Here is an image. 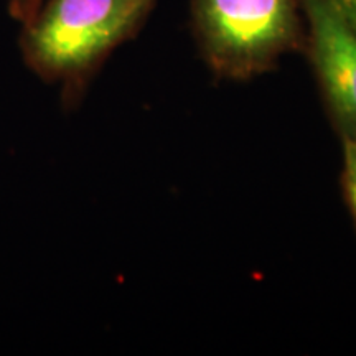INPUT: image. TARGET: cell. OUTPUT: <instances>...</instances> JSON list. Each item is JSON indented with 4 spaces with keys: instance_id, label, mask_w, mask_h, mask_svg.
<instances>
[{
    "instance_id": "1",
    "label": "cell",
    "mask_w": 356,
    "mask_h": 356,
    "mask_svg": "<svg viewBox=\"0 0 356 356\" xmlns=\"http://www.w3.org/2000/svg\"><path fill=\"white\" fill-rule=\"evenodd\" d=\"M155 0H43L22 25L19 47L26 68L60 84L65 106L83 97L88 83L119 44L131 40Z\"/></svg>"
},
{
    "instance_id": "2",
    "label": "cell",
    "mask_w": 356,
    "mask_h": 356,
    "mask_svg": "<svg viewBox=\"0 0 356 356\" xmlns=\"http://www.w3.org/2000/svg\"><path fill=\"white\" fill-rule=\"evenodd\" d=\"M193 25L213 73L246 81L302 40L297 0H193Z\"/></svg>"
},
{
    "instance_id": "3",
    "label": "cell",
    "mask_w": 356,
    "mask_h": 356,
    "mask_svg": "<svg viewBox=\"0 0 356 356\" xmlns=\"http://www.w3.org/2000/svg\"><path fill=\"white\" fill-rule=\"evenodd\" d=\"M320 89L343 139H356V29L330 0H300Z\"/></svg>"
},
{
    "instance_id": "4",
    "label": "cell",
    "mask_w": 356,
    "mask_h": 356,
    "mask_svg": "<svg viewBox=\"0 0 356 356\" xmlns=\"http://www.w3.org/2000/svg\"><path fill=\"white\" fill-rule=\"evenodd\" d=\"M343 184L356 216V139H343Z\"/></svg>"
},
{
    "instance_id": "5",
    "label": "cell",
    "mask_w": 356,
    "mask_h": 356,
    "mask_svg": "<svg viewBox=\"0 0 356 356\" xmlns=\"http://www.w3.org/2000/svg\"><path fill=\"white\" fill-rule=\"evenodd\" d=\"M42 3L43 0H7V8L13 20L25 25L33 19Z\"/></svg>"
},
{
    "instance_id": "6",
    "label": "cell",
    "mask_w": 356,
    "mask_h": 356,
    "mask_svg": "<svg viewBox=\"0 0 356 356\" xmlns=\"http://www.w3.org/2000/svg\"><path fill=\"white\" fill-rule=\"evenodd\" d=\"M330 2L356 29V0H330Z\"/></svg>"
}]
</instances>
